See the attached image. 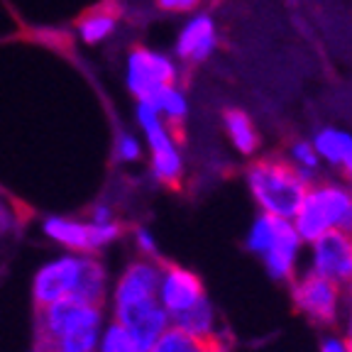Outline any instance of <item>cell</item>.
Returning <instances> with one entry per match:
<instances>
[{
  "mask_svg": "<svg viewBox=\"0 0 352 352\" xmlns=\"http://www.w3.org/2000/svg\"><path fill=\"white\" fill-rule=\"evenodd\" d=\"M135 245H138V250L142 252V259H154V262H157L160 248H157V240H154V235L147 228H138V230H135Z\"/></svg>",
  "mask_w": 352,
  "mask_h": 352,
  "instance_id": "cell-23",
  "label": "cell"
},
{
  "mask_svg": "<svg viewBox=\"0 0 352 352\" xmlns=\"http://www.w3.org/2000/svg\"><path fill=\"white\" fill-rule=\"evenodd\" d=\"M39 311V345L47 352H96L103 333V306L66 298Z\"/></svg>",
  "mask_w": 352,
  "mask_h": 352,
  "instance_id": "cell-2",
  "label": "cell"
},
{
  "mask_svg": "<svg viewBox=\"0 0 352 352\" xmlns=\"http://www.w3.org/2000/svg\"><path fill=\"white\" fill-rule=\"evenodd\" d=\"M342 169H345V176H347V179H350V182H352V160L347 162V164L342 166Z\"/></svg>",
  "mask_w": 352,
  "mask_h": 352,
  "instance_id": "cell-27",
  "label": "cell"
},
{
  "mask_svg": "<svg viewBox=\"0 0 352 352\" xmlns=\"http://www.w3.org/2000/svg\"><path fill=\"white\" fill-rule=\"evenodd\" d=\"M248 184L259 208L272 218L292 220L301 208L311 184L298 176L296 166L281 157H264L248 169Z\"/></svg>",
  "mask_w": 352,
  "mask_h": 352,
  "instance_id": "cell-3",
  "label": "cell"
},
{
  "mask_svg": "<svg viewBox=\"0 0 352 352\" xmlns=\"http://www.w3.org/2000/svg\"><path fill=\"white\" fill-rule=\"evenodd\" d=\"M32 352H47V350H44V347L42 345H37V347H34V350Z\"/></svg>",
  "mask_w": 352,
  "mask_h": 352,
  "instance_id": "cell-28",
  "label": "cell"
},
{
  "mask_svg": "<svg viewBox=\"0 0 352 352\" xmlns=\"http://www.w3.org/2000/svg\"><path fill=\"white\" fill-rule=\"evenodd\" d=\"M311 274L336 286L352 284V235L342 230H328L311 242Z\"/></svg>",
  "mask_w": 352,
  "mask_h": 352,
  "instance_id": "cell-7",
  "label": "cell"
},
{
  "mask_svg": "<svg viewBox=\"0 0 352 352\" xmlns=\"http://www.w3.org/2000/svg\"><path fill=\"white\" fill-rule=\"evenodd\" d=\"M215 25L208 15H198L193 20L186 22V28L179 34V42H176V54L182 59L191 61H204L208 59V54L215 50Z\"/></svg>",
  "mask_w": 352,
  "mask_h": 352,
  "instance_id": "cell-13",
  "label": "cell"
},
{
  "mask_svg": "<svg viewBox=\"0 0 352 352\" xmlns=\"http://www.w3.org/2000/svg\"><path fill=\"white\" fill-rule=\"evenodd\" d=\"M116 157L118 162H138L142 157V144L138 138H132L127 132H120L116 140Z\"/></svg>",
  "mask_w": 352,
  "mask_h": 352,
  "instance_id": "cell-22",
  "label": "cell"
},
{
  "mask_svg": "<svg viewBox=\"0 0 352 352\" xmlns=\"http://www.w3.org/2000/svg\"><path fill=\"white\" fill-rule=\"evenodd\" d=\"M350 296H352V284H350Z\"/></svg>",
  "mask_w": 352,
  "mask_h": 352,
  "instance_id": "cell-29",
  "label": "cell"
},
{
  "mask_svg": "<svg viewBox=\"0 0 352 352\" xmlns=\"http://www.w3.org/2000/svg\"><path fill=\"white\" fill-rule=\"evenodd\" d=\"M149 352H223L218 338H193L179 328H169Z\"/></svg>",
  "mask_w": 352,
  "mask_h": 352,
  "instance_id": "cell-15",
  "label": "cell"
},
{
  "mask_svg": "<svg viewBox=\"0 0 352 352\" xmlns=\"http://www.w3.org/2000/svg\"><path fill=\"white\" fill-rule=\"evenodd\" d=\"M303 240L298 237V232L294 230L292 220H279L276 228L274 242L270 245V250L262 254L264 267L274 279H294L296 276V264L298 254H301Z\"/></svg>",
  "mask_w": 352,
  "mask_h": 352,
  "instance_id": "cell-12",
  "label": "cell"
},
{
  "mask_svg": "<svg viewBox=\"0 0 352 352\" xmlns=\"http://www.w3.org/2000/svg\"><path fill=\"white\" fill-rule=\"evenodd\" d=\"M342 342H345L347 352H352V314H350V320H347V328H345V338H342Z\"/></svg>",
  "mask_w": 352,
  "mask_h": 352,
  "instance_id": "cell-26",
  "label": "cell"
},
{
  "mask_svg": "<svg viewBox=\"0 0 352 352\" xmlns=\"http://www.w3.org/2000/svg\"><path fill=\"white\" fill-rule=\"evenodd\" d=\"M42 232L47 240L69 250L72 254H94L120 237V226L116 220L94 223V220H76L64 215H47L42 220Z\"/></svg>",
  "mask_w": 352,
  "mask_h": 352,
  "instance_id": "cell-4",
  "label": "cell"
},
{
  "mask_svg": "<svg viewBox=\"0 0 352 352\" xmlns=\"http://www.w3.org/2000/svg\"><path fill=\"white\" fill-rule=\"evenodd\" d=\"M116 323L130 336L132 345L138 352H149L152 345L171 328V318L162 308L160 298H144V301L122 303L113 306Z\"/></svg>",
  "mask_w": 352,
  "mask_h": 352,
  "instance_id": "cell-6",
  "label": "cell"
},
{
  "mask_svg": "<svg viewBox=\"0 0 352 352\" xmlns=\"http://www.w3.org/2000/svg\"><path fill=\"white\" fill-rule=\"evenodd\" d=\"M279 220L281 218H272V215H267V213H262L257 220H254L252 228H250V232H248V240H245L250 252L262 257V254L270 250V245L274 242L276 228H279Z\"/></svg>",
  "mask_w": 352,
  "mask_h": 352,
  "instance_id": "cell-19",
  "label": "cell"
},
{
  "mask_svg": "<svg viewBox=\"0 0 352 352\" xmlns=\"http://www.w3.org/2000/svg\"><path fill=\"white\" fill-rule=\"evenodd\" d=\"M320 352H347V347H345V342H342V338L328 336L320 342Z\"/></svg>",
  "mask_w": 352,
  "mask_h": 352,
  "instance_id": "cell-25",
  "label": "cell"
},
{
  "mask_svg": "<svg viewBox=\"0 0 352 352\" xmlns=\"http://www.w3.org/2000/svg\"><path fill=\"white\" fill-rule=\"evenodd\" d=\"M292 160H294V166H296L298 176H301L303 182L306 184L314 182V171L318 169V154H316L314 144L296 142L292 147Z\"/></svg>",
  "mask_w": 352,
  "mask_h": 352,
  "instance_id": "cell-21",
  "label": "cell"
},
{
  "mask_svg": "<svg viewBox=\"0 0 352 352\" xmlns=\"http://www.w3.org/2000/svg\"><path fill=\"white\" fill-rule=\"evenodd\" d=\"M118 20L113 12H94V15L83 17L78 22V37L83 39V44H100L103 39H108L116 30Z\"/></svg>",
  "mask_w": 352,
  "mask_h": 352,
  "instance_id": "cell-18",
  "label": "cell"
},
{
  "mask_svg": "<svg viewBox=\"0 0 352 352\" xmlns=\"http://www.w3.org/2000/svg\"><path fill=\"white\" fill-rule=\"evenodd\" d=\"M314 149L318 154V160L323 157L333 166H345L352 160V135L342 130H320L314 140Z\"/></svg>",
  "mask_w": 352,
  "mask_h": 352,
  "instance_id": "cell-14",
  "label": "cell"
},
{
  "mask_svg": "<svg viewBox=\"0 0 352 352\" xmlns=\"http://www.w3.org/2000/svg\"><path fill=\"white\" fill-rule=\"evenodd\" d=\"M171 328H179L193 338H215V314L210 301H201L186 314L171 318Z\"/></svg>",
  "mask_w": 352,
  "mask_h": 352,
  "instance_id": "cell-16",
  "label": "cell"
},
{
  "mask_svg": "<svg viewBox=\"0 0 352 352\" xmlns=\"http://www.w3.org/2000/svg\"><path fill=\"white\" fill-rule=\"evenodd\" d=\"M160 276L162 264L154 259H138V262L127 264V270L122 272L113 289V306L154 298L160 289Z\"/></svg>",
  "mask_w": 352,
  "mask_h": 352,
  "instance_id": "cell-11",
  "label": "cell"
},
{
  "mask_svg": "<svg viewBox=\"0 0 352 352\" xmlns=\"http://www.w3.org/2000/svg\"><path fill=\"white\" fill-rule=\"evenodd\" d=\"M176 78V66L169 56L154 54L149 50H132L127 56V88L138 100H149L157 88L171 86Z\"/></svg>",
  "mask_w": 352,
  "mask_h": 352,
  "instance_id": "cell-9",
  "label": "cell"
},
{
  "mask_svg": "<svg viewBox=\"0 0 352 352\" xmlns=\"http://www.w3.org/2000/svg\"><path fill=\"white\" fill-rule=\"evenodd\" d=\"M96 352H138V350H135V345H132L130 336H127L125 330L116 320H110L108 325H103V333H100Z\"/></svg>",
  "mask_w": 352,
  "mask_h": 352,
  "instance_id": "cell-20",
  "label": "cell"
},
{
  "mask_svg": "<svg viewBox=\"0 0 352 352\" xmlns=\"http://www.w3.org/2000/svg\"><path fill=\"white\" fill-rule=\"evenodd\" d=\"M162 308H164L169 318L186 314L193 306L206 301L204 281L198 279L191 270L179 267V264H162L160 289H157Z\"/></svg>",
  "mask_w": 352,
  "mask_h": 352,
  "instance_id": "cell-10",
  "label": "cell"
},
{
  "mask_svg": "<svg viewBox=\"0 0 352 352\" xmlns=\"http://www.w3.org/2000/svg\"><path fill=\"white\" fill-rule=\"evenodd\" d=\"M138 122L142 132L147 135L149 152H152V174L166 186H176L182 182L184 162L182 154L176 149V142L171 138L169 127L162 120L160 110L147 100L138 103Z\"/></svg>",
  "mask_w": 352,
  "mask_h": 352,
  "instance_id": "cell-5",
  "label": "cell"
},
{
  "mask_svg": "<svg viewBox=\"0 0 352 352\" xmlns=\"http://www.w3.org/2000/svg\"><path fill=\"white\" fill-rule=\"evenodd\" d=\"M154 3L164 12H191L201 6V0H154Z\"/></svg>",
  "mask_w": 352,
  "mask_h": 352,
  "instance_id": "cell-24",
  "label": "cell"
},
{
  "mask_svg": "<svg viewBox=\"0 0 352 352\" xmlns=\"http://www.w3.org/2000/svg\"><path fill=\"white\" fill-rule=\"evenodd\" d=\"M108 294V276L103 264L91 254H61L44 262L32 279V301L37 308L56 301H74L103 306Z\"/></svg>",
  "mask_w": 352,
  "mask_h": 352,
  "instance_id": "cell-1",
  "label": "cell"
},
{
  "mask_svg": "<svg viewBox=\"0 0 352 352\" xmlns=\"http://www.w3.org/2000/svg\"><path fill=\"white\" fill-rule=\"evenodd\" d=\"M292 298L296 311L318 325H333L340 316V286L330 284L311 272L294 276Z\"/></svg>",
  "mask_w": 352,
  "mask_h": 352,
  "instance_id": "cell-8",
  "label": "cell"
},
{
  "mask_svg": "<svg viewBox=\"0 0 352 352\" xmlns=\"http://www.w3.org/2000/svg\"><path fill=\"white\" fill-rule=\"evenodd\" d=\"M226 130L230 135L232 144L240 149L242 154H254L259 147V135L254 130L252 120L248 118V113L242 110H226Z\"/></svg>",
  "mask_w": 352,
  "mask_h": 352,
  "instance_id": "cell-17",
  "label": "cell"
}]
</instances>
